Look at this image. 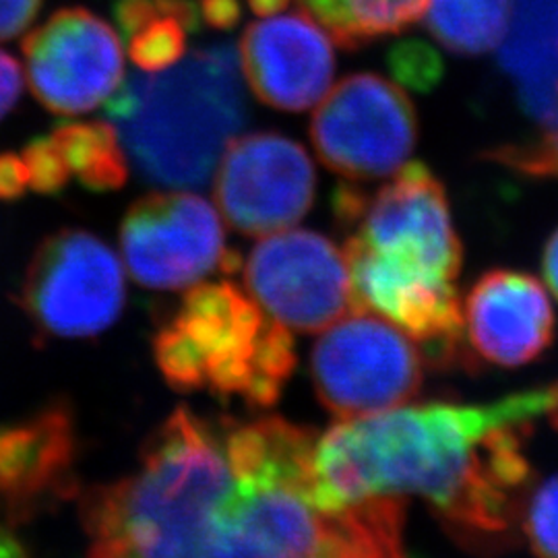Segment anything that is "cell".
<instances>
[{
  "instance_id": "cell-1",
  "label": "cell",
  "mask_w": 558,
  "mask_h": 558,
  "mask_svg": "<svg viewBox=\"0 0 558 558\" xmlns=\"http://www.w3.org/2000/svg\"><path fill=\"white\" fill-rule=\"evenodd\" d=\"M317 439L279 416L179 408L137 472L81 500L89 558H412L405 499L336 502L317 474Z\"/></svg>"
},
{
  "instance_id": "cell-2",
  "label": "cell",
  "mask_w": 558,
  "mask_h": 558,
  "mask_svg": "<svg viewBox=\"0 0 558 558\" xmlns=\"http://www.w3.org/2000/svg\"><path fill=\"white\" fill-rule=\"evenodd\" d=\"M548 408L550 387L343 420L317 439V474L339 505L416 495L465 548L497 550L521 527L534 482L525 440Z\"/></svg>"
},
{
  "instance_id": "cell-3",
  "label": "cell",
  "mask_w": 558,
  "mask_h": 558,
  "mask_svg": "<svg viewBox=\"0 0 558 558\" xmlns=\"http://www.w3.org/2000/svg\"><path fill=\"white\" fill-rule=\"evenodd\" d=\"M239 50L214 44L160 73H135L104 101L145 182L205 186L246 122Z\"/></svg>"
},
{
  "instance_id": "cell-4",
  "label": "cell",
  "mask_w": 558,
  "mask_h": 558,
  "mask_svg": "<svg viewBox=\"0 0 558 558\" xmlns=\"http://www.w3.org/2000/svg\"><path fill=\"white\" fill-rule=\"evenodd\" d=\"M154 354L172 389L240 398L255 408L274 405L296 368L292 331L232 281L195 283L158 331Z\"/></svg>"
},
{
  "instance_id": "cell-5",
  "label": "cell",
  "mask_w": 558,
  "mask_h": 558,
  "mask_svg": "<svg viewBox=\"0 0 558 558\" xmlns=\"http://www.w3.org/2000/svg\"><path fill=\"white\" fill-rule=\"evenodd\" d=\"M331 205L339 226L348 228L345 248L393 271L456 283L463 246L447 191L426 163H403L375 195L339 184Z\"/></svg>"
},
{
  "instance_id": "cell-6",
  "label": "cell",
  "mask_w": 558,
  "mask_h": 558,
  "mask_svg": "<svg viewBox=\"0 0 558 558\" xmlns=\"http://www.w3.org/2000/svg\"><path fill=\"white\" fill-rule=\"evenodd\" d=\"M311 377L329 414L368 418L414 398L424 364L416 341L405 331L360 308L320 331L311 354Z\"/></svg>"
},
{
  "instance_id": "cell-7",
  "label": "cell",
  "mask_w": 558,
  "mask_h": 558,
  "mask_svg": "<svg viewBox=\"0 0 558 558\" xmlns=\"http://www.w3.org/2000/svg\"><path fill=\"white\" fill-rule=\"evenodd\" d=\"M124 274L114 251L96 234L62 228L41 242L21 283L20 304L41 333L96 338L124 308Z\"/></svg>"
},
{
  "instance_id": "cell-8",
  "label": "cell",
  "mask_w": 558,
  "mask_h": 558,
  "mask_svg": "<svg viewBox=\"0 0 558 558\" xmlns=\"http://www.w3.org/2000/svg\"><path fill=\"white\" fill-rule=\"evenodd\" d=\"M319 160L348 180L396 174L418 141V114L408 94L375 73H356L327 94L311 124Z\"/></svg>"
},
{
  "instance_id": "cell-9",
  "label": "cell",
  "mask_w": 558,
  "mask_h": 558,
  "mask_svg": "<svg viewBox=\"0 0 558 558\" xmlns=\"http://www.w3.org/2000/svg\"><path fill=\"white\" fill-rule=\"evenodd\" d=\"M120 251L133 279L151 290H186L214 271L236 274L220 216L195 193H149L120 223Z\"/></svg>"
},
{
  "instance_id": "cell-10",
  "label": "cell",
  "mask_w": 558,
  "mask_h": 558,
  "mask_svg": "<svg viewBox=\"0 0 558 558\" xmlns=\"http://www.w3.org/2000/svg\"><path fill=\"white\" fill-rule=\"evenodd\" d=\"M246 292L290 331L319 333L360 311L345 253L313 230H286L257 242L244 263Z\"/></svg>"
},
{
  "instance_id": "cell-11",
  "label": "cell",
  "mask_w": 558,
  "mask_h": 558,
  "mask_svg": "<svg viewBox=\"0 0 558 558\" xmlns=\"http://www.w3.org/2000/svg\"><path fill=\"white\" fill-rule=\"evenodd\" d=\"M21 52L32 94L62 117L98 108L124 81L119 36L85 7L52 13L23 40Z\"/></svg>"
},
{
  "instance_id": "cell-12",
  "label": "cell",
  "mask_w": 558,
  "mask_h": 558,
  "mask_svg": "<svg viewBox=\"0 0 558 558\" xmlns=\"http://www.w3.org/2000/svg\"><path fill=\"white\" fill-rule=\"evenodd\" d=\"M315 191L317 174L306 149L281 133L257 131L226 147L214 197L236 232L260 236L302 220Z\"/></svg>"
},
{
  "instance_id": "cell-13",
  "label": "cell",
  "mask_w": 558,
  "mask_h": 558,
  "mask_svg": "<svg viewBox=\"0 0 558 558\" xmlns=\"http://www.w3.org/2000/svg\"><path fill=\"white\" fill-rule=\"evenodd\" d=\"M333 38L306 11L251 23L240 40V69L260 104L302 112L319 104L336 73Z\"/></svg>"
},
{
  "instance_id": "cell-14",
  "label": "cell",
  "mask_w": 558,
  "mask_h": 558,
  "mask_svg": "<svg viewBox=\"0 0 558 558\" xmlns=\"http://www.w3.org/2000/svg\"><path fill=\"white\" fill-rule=\"evenodd\" d=\"M75 458V422L62 403L0 426V513L25 521L71 499L77 490Z\"/></svg>"
},
{
  "instance_id": "cell-15",
  "label": "cell",
  "mask_w": 558,
  "mask_h": 558,
  "mask_svg": "<svg viewBox=\"0 0 558 558\" xmlns=\"http://www.w3.org/2000/svg\"><path fill=\"white\" fill-rule=\"evenodd\" d=\"M555 325L546 288L521 271H486L463 302L470 343L478 356L502 368L538 360L555 339Z\"/></svg>"
},
{
  "instance_id": "cell-16",
  "label": "cell",
  "mask_w": 558,
  "mask_h": 558,
  "mask_svg": "<svg viewBox=\"0 0 558 558\" xmlns=\"http://www.w3.org/2000/svg\"><path fill=\"white\" fill-rule=\"evenodd\" d=\"M499 64L539 133H558V0H513Z\"/></svg>"
},
{
  "instance_id": "cell-17",
  "label": "cell",
  "mask_w": 558,
  "mask_h": 558,
  "mask_svg": "<svg viewBox=\"0 0 558 558\" xmlns=\"http://www.w3.org/2000/svg\"><path fill=\"white\" fill-rule=\"evenodd\" d=\"M112 15L143 73H160L184 59L189 34L203 25L197 0H114Z\"/></svg>"
},
{
  "instance_id": "cell-18",
  "label": "cell",
  "mask_w": 558,
  "mask_h": 558,
  "mask_svg": "<svg viewBox=\"0 0 558 558\" xmlns=\"http://www.w3.org/2000/svg\"><path fill=\"white\" fill-rule=\"evenodd\" d=\"M428 0H300L302 9L345 50L396 36L424 17Z\"/></svg>"
},
{
  "instance_id": "cell-19",
  "label": "cell",
  "mask_w": 558,
  "mask_h": 558,
  "mask_svg": "<svg viewBox=\"0 0 558 558\" xmlns=\"http://www.w3.org/2000/svg\"><path fill=\"white\" fill-rule=\"evenodd\" d=\"M513 0H430L426 29L458 57H480L500 46Z\"/></svg>"
},
{
  "instance_id": "cell-20",
  "label": "cell",
  "mask_w": 558,
  "mask_h": 558,
  "mask_svg": "<svg viewBox=\"0 0 558 558\" xmlns=\"http://www.w3.org/2000/svg\"><path fill=\"white\" fill-rule=\"evenodd\" d=\"M71 177L87 191H119L129 180V161L114 124L64 122L52 133Z\"/></svg>"
},
{
  "instance_id": "cell-21",
  "label": "cell",
  "mask_w": 558,
  "mask_h": 558,
  "mask_svg": "<svg viewBox=\"0 0 558 558\" xmlns=\"http://www.w3.org/2000/svg\"><path fill=\"white\" fill-rule=\"evenodd\" d=\"M484 160L527 179H558V133H536L530 140L505 143L484 154Z\"/></svg>"
},
{
  "instance_id": "cell-22",
  "label": "cell",
  "mask_w": 558,
  "mask_h": 558,
  "mask_svg": "<svg viewBox=\"0 0 558 558\" xmlns=\"http://www.w3.org/2000/svg\"><path fill=\"white\" fill-rule=\"evenodd\" d=\"M521 530L538 558H558V474L532 488L525 500Z\"/></svg>"
},
{
  "instance_id": "cell-23",
  "label": "cell",
  "mask_w": 558,
  "mask_h": 558,
  "mask_svg": "<svg viewBox=\"0 0 558 558\" xmlns=\"http://www.w3.org/2000/svg\"><path fill=\"white\" fill-rule=\"evenodd\" d=\"M387 64L399 83L422 94L435 89L445 73V64L437 50L420 40L396 44L387 54Z\"/></svg>"
},
{
  "instance_id": "cell-24",
  "label": "cell",
  "mask_w": 558,
  "mask_h": 558,
  "mask_svg": "<svg viewBox=\"0 0 558 558\" xmlns=\"http://www.w3.org/2000/svg\"><path fill=\"white\" fill-rule=\"evenodd\" d=\"M29 172V186L40 195H60L71 179L69 166L60 151L59 143L48 137L29 141L21 154Z\"/></svg>"
},
{
  "instance_id": "cell-25",
  "label": "cell",
  "mask_w": 558,
  "mask_h": 558,
  "mask_svg": "<svg viewBox=\"0 0 558 558\" xmlns=\"http://www.w3.org/2000/svg\"><path fill=\"white\" fill-rule=\"evenodd\" d=\"M44 0H0V41L21 36L40 13Z\"/></svg>"
},
{
  "instance_id": "cell-26",
  "label": "cell",
  "mask_w": 558,
  "mask_h": 558,
  "mask_svg": "<svg viewBox=\"0 0 558 558\" xmlns=\"http://www.w3.org/2000/svg\"><path fill=\"white\" fill-rule=\"evenodd\" d=\"M29 172L17 154H0V201H15L25 195Z\"/></svg>"
},
{
  "instance_id": "cell-27",
  "label": "cell",
  "mask_w": 558,
  "mask_h": 558,
  "mask_svg": "<svg viewBox=\"0 0 558 558\" xmlns=\"http://www.w3.org/2000/svg\"><path fill=\"white\" fill-rule=\"evenodd\" d=\"M23 73L20 62L0 50V120L4 119L20 100Z\"/></svg>"
},
{
  "instance_id": "cell-28",
  "label": "cell",
  "mask_w": 558,
  "mask_h": 558,
  "mask_svg": "<svg viewBox=\"0 0 558 558\" xmlns=\"http://www.w3.org/2000/svg\"><path fill=\"white\" fill-rule=\"evenodd\" d=\"M203 25L214 29H234L242 17L239 0H197Z\"/></svg>"
},
{
  "instance_id": "cell-29",
  "label": "cell",
  "mask_w": 558,
  "mask_h": 558,
  "mask_svg": "<svg viewBox=\"0 0 558 558\" xmlns=\"http://www.w3.org/2000/svg\"><path fill=\"white\" fill-rule=\"evenodd\" d=\"M542 271L544 279L548 281L553 294L558 300V228L553 232V236L544 246V257H542Z\"/></svg>"
},
{
  "instance_id": "cell-30",
  "label": "cell",
  "mask_w": 558,
  "mask_h": 558,
  "mask_svg": "<svg viewBox=\"0 0 558 558\" xmlns=\"http://www.w3.org/2000/svg\"><path fill=\"white\" fill-rule=\"evenodd\" d=\"M246 2H248V9H253V13L260 17L278 15L290 4V0H246Z\"/></svg>"
},
{
  "instance_id": "cell-31",
  "label": "cell",
  "mask_w": 558,
  "mask_h": 558,
  "mask_svg": "<svg viewBox=\"0 0 558 558\" xmlns=\"http://www.w3.org/2000/svg\"><path fill=\"white\" fill-rule=\"evenodd\" d=\"M0 558H25L20 542L13 538L4 527H0Z\"/></svg>"
},
{
  "instance_id": "cell-32",
  "label": "cell",
  "mask_w": 558,
  "mask_h": 558,
  "mask_svg": "<svg viewBox=\"0 0 558 558\" xmlns=\"http://www.w3.org/2000/svg\"><path fill=\"white\" fill-rule=\"evenodd\" d=\"M548 416L553 420V426L558 430V383L550 387V408H548Z\"/></svg>"
}]
</instances>
